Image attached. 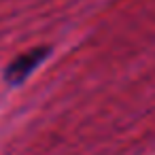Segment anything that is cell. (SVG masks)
I'll return each mask as SVG.
<instances>
[{
    "instance_id": "6da1fadb",
    "label": "cell",
    "mask_w": 155,
    "mask_h": 155,
    "mask_svg": "<svg viewBox=\"0 0 155 155\" xmlns=\"http://www.w3.org/2000/svg\"><path fill=\"white\" fill-rule=\"evenodd\" d=\"M51 49L49 47H36V49H30L26 53H21L19 58H15L7 70H5V81L11 85V87H17L21 83H26L30 79V74L49 58Z\"/></svg>"
}]
</instances>
